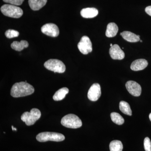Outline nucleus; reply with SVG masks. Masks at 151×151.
I'll use <instances>...</instances> for the list:
<instances>
[{
  "mask_svg": "<svg viewBox=\"0 0 151 151\" xmlns=\"http://www.w3.org/2000/svg\"><path fill=\"white\" fill-rule=\"evenodd\" d=\"M35 89L32 85L27 82H22L14 84L11 90V95L14 97H24L33 94Z\"/></svg>",
  "mask_w": 151,
  "mask_h": 151,
  "instance_id": "obj_1",
  "label": "nucleus"
},
{
  "mask_svg": "<svg viewBox=\"0 0 151 151\" xmlns=\"http://www.w3.org/2000/svg\"><path fill=\"white\" fill-rule=\"evenodd\" d=\"M65 136L60 133L56 132H44L40 133L36 136L37 140L41 142L47 141L61 142L65 139Z\"/></svg>",
  "mask_w": 151,
  "mask_h": 151,
  "instance_id": "obj_2",
  "label": "nucleus"
},
{
  "mask_svg": "<svg viewBox=\"0 0 151 151\" xmlns=\"http://www.w3.org/2000/svg\"><path fill=\"white\" fill-rule=\"evenodd\" d=\"M61 124L66 128L70 129H77L82 126V123L81 119L76 115L69 114L62 118Z\"/></svg>",
  "mask_w": 151,
  "mask_h": 151,
  "instance_id": "obj_3",
  "label": "nucleus"
},
{
  "mask_svg": "<svg viewBox=\"0 0 151 151\" xmlns=\"http://www.w3.org/2000/svg\"><path fill=\"white\" fill-rule=\"evenodd\" d=\"M41 113L37 108H32L30 112H25L22 114L21 120L28 126L34 125L40 118Z\"/></svg>",
  "mask_w": 151,
  "mask_h": 151,
  "instance_id": "obj_4",
  "label": "nucleus"
},
{
  "mask_svg": "<svg viewBox=\"0 0 151 151\" xmlns=\"http://www.w3.org/2000/svg\"><path fill=\"white\" fill-rule=\"evenodd\" d=\"M1 11L6 16L14 18H19L23 14V12L20 8L12 4L4 5L1 7Z\"/></svg>",
  "mask_w": 151,
  "mask_h": 151,
  "instance_id": "obj_5",
  "label": "nucleus"
},
{
  "mask_svg": "<svg viewBox=\"0 0 151 151\" xmlns=\"http://www.w3.org/2000/svg\"><path fill=\"white\" fill-rule=\"evenodd\" d=\"M44 66L47 69L53 71L55 73H64L66 69L63 63L58 59L48 60L45 63Z\"/></svg>",
  "mask_w": 151,
  "mask_h": 151,
  "instance_id": "obj_6",
  "label": "nucleus"
},
{
  "mask_svg": "<svg viewBox=\"0 0 151 151\" xmlns=\"http://www.w3.org/2000/svg\"><path fill=\"white\" fill-rule=\"evenodd\" d=\"M78 48L82 54L86 55L92 50V43L89 37L86 36L82 37L78 44Z\"/></svg>",
  "mask_w": 151,
  "mask_h": 151,
  "instance_id": "obj_7",
  "label": "nucleus"
},
{
  "mask_svg": "<svg viewBox=\"0 0 151 151\" xmlns=\"http://www.w3.org/2000/svg\"><path fill=\"white\" fill-rule=\"evenodd\" d=\"M41 31L44 34L52 37H56L59 34V29L56 24L53 23L44 25L41 27Z\"/></svg>",
  "mask_w": 151,
  "mask_h": 151,
  "instance_id": "obj_8",
  "label": "nucleus"
},
{
  "mask_svg": "<svg viewBox=\"0 0 151 151\" xmlns=\"http://www.w3.org/2000/svg\"><path fill=\"white\" fill-rule=\"evenodd\" d=\"M101 95V88L100 84L94 83L89 88L87 97L92 101H96L100 98Z\"/></svg>",
  "mask_w": 151,
  "mask_h": 151,
  "instance_id": "obj_9",
  "label": "nucleus"
},
{
  "mask_svg": "<svg viewBox=\"0 0 151 151\" xmlns=\"http://www.w3.org/2000/svg\"><path fill=\"white\" fill-rule=\"evenodd\" d=\"M126 88L130 94L135 97H139L142 92V87L136 81H129L126 84Z\"/></svg>",
  "mask_w": 151,
  "mask_h": 151,
  "instance_id": "obj_10",
  "label": "nucleus"
},
{
  "mask_svg": "<svg viewBox=\"0 0 151 151\" xmlns=\"http://www.w3.org/2000/svg\"><path fill=\"white\" fill-rule=\"evenodd\" d=\"M109 53L111 58L114 60H122L125 57V53L119 45L115 44L111 47Z\"/></svg>",
  "mask_w": 151,
  "mask_h": 151,
  "instance_id": "obj_11",
  "label": "nucleus"
},
{
  "mask_svg": "<svg viewBox=\"0 0 151 151\" xmlns=\"http://www.w3.org/2000/svg\"><path fill=\"white\" fill-rule=\"evenodd\" d=\"M148 65V63L145 59H139L133 61L131 65V68L134 71L142 70Z\"/></svg>",
  "mask_w": 151,
  "mask_h": 151,
  "instance_id": "obj_12",
  "label": "nucleus"
},
{
  "mask_svg": "<svg viewBox=\"0 0 151 151\" xmlns=\"http://www.w3.org/2000/svg\"><path fill=\"white\" fill-rule=\"evenodd\" d=\"M98 11L94 8H87L82 9L81 11V16L85 18H92L97 16Z\"/></svg>",
  "mask_w": 151,
  "mask_h": 151,
  "instance_id": "obj_13",
  "label": "nucleus"
},
{
  "mask_svg": "<svg viewBox=\"0 0 151 151\" xmlns=\"http://www.w3.org/2000/svg\"><path fill=\"white\" fill-rule=\"evenodd\" d=\"M120 35L122 36L124 39L129 42H137L140 40V37L138 36V35L131 32L124 31L123 32L121 33Z\"/></svg>",
  "mask_w": 151,
  "mask_h": 151,
  "instance_id": "obj_14",
  "label": "nucleus"
},
{
  "mask_svg": "<svg viewBox=\"0 0 151 151\" xmlns=\"http://www.w3.org/2000/svg\"><path fill=\"white\" fill-rule=\"evenodd\" d=\"M47 2V0H29V4L34 11H37L43 7Z\"/></svg>",
  "mask_w": 151,
  "mask_h": 151,
  "instance_id": "obj_15",
  "label": "nucleus"
},
{
  "mask_svg": "<svg viewBox=\"0 0 151 151\" xmlns=\"http://www.w3.org/2000/svg\"><path fill=\"white\" fill-rule=\"evenodd\" d=\"M119 31L118 26L115 23H110L107 26L105 35L108 37H113L116 35Z\"/></svg>",
  "mask_w": 151,
  "mask_h": 151,
  "instance_id": "obj_16",
  "label": "nucleus"
},
{
  "mask_svg": "<svg viewBox=\"0 0 151 151\" xmlns=\"http://www.w3.org/2000/svg\"><path fill=\"white\" fill-rule=\"evenodd\" d=\"M11 47L17 51H22L25 48L29 46V43L26 40H21L20 42L14 41L11 44Z\"/></svg>",
  "mask_w": 151,
  "mask_h": 151,
  "instance_id": "obj_17",
  "label": "nucleus"
},
{
  "mask_svg": "<svg viewBox=\"0 0 151 151\" xmlns=\"http://www.w3.org/2000/svg\"><path fill=\"white\" fill-rule=\"evenodd\" d=\"M69 92V89L66 87L59 89L54 94L53 99L55 101H60L65 98L66 94Z\"/></svg>",
  "mask_w": 151,
  "mask_h": 151,
  "instance_id": "obj_18",
  "label": "nucleus"
},
{
  "mask_svg": "<svg viewBox=\"0 0 151 151\" xmlns=\"http://www.w3.org/2000/svg\"><path fill=\"white\" fill-rule=\"evenodd\" d=\"M119 108L122 113L128 116L132 115V111L129 103L124 101H122L119 103Z\"/></svg>",
  "mask_w": 151,
  "mask_h": 151,
  "instance_id": "obj_19",
  "label": "nucleus"
},
{
  "mask_svg": "<svg viewBox=\"0 0 151 151\" xmlns=\"http://www.w3.org/2000/svg\"><path fill=\"white\" fill-rule=\"evenodd\" d=\"M110 151H122L123 145L121 141L113 140L110 143L109 145Z\"/></svg>",
  "mask_w": 151,
  "mask_h": 151,
  "instance_id": "obj_20",
  "label": "nucleus"
},
{
  "mask_svg": "<svg viewBox=\"0 0 151 151\" xmlns=\"http://www.w3.org/2000/svg\"><path fill=\"white\" fill-rule=\"evenodd\" d=\"M111 117L113 122L117 125H122L124 123V118L119 113L116 112H113L111 114Z\"/></svg>",
  "mask_w": 151,
  "mask_h": 151,
  "instance_id": "obj_21",
  "label": "nucleus"
},
{
  "mask_svg": "<svg viewBox=\"0 0 151 151\" xmlns=\"http://www.w3.org/2000/svg\"><path fill=\"white\" fill-rule=\"evenodd\" d=\"M6 36L8 38L17 37L19 36V33L17 31L14 29L7 30L5 33Z\"/></svg>",
  "mask_w": 151,
  "mask_h": 151,
  "instance_id": "obj_22",
  "label": "nucleus"
},
{
  "mask_svg": "<svg viewBox=\"0 0 151 151\" xmlns=\"http://www.w3.org/2000/svg\"><path fill=\"white\" fill-rule=\"evenodd\" d=\"M144 148L145 151H151V142L149 137H146L144 140Z\"/></svg>",
  "mask_w": 151,
  "mask_h": 151,
  "instance_id": "obj_23",
  "label": "nucleus"
},
{
  "mask_svg": "<svg viewBox=\"0 0 151 151\" xmlns=\"http://www.w3.org/2000/svg\"><path fill=\"white\" fill-rule=\"evenodd\" d=\"M3 1L13 5L19 6L22 4L24 0H3Z\"/></svg>",
  "mask_w": 151,
  "mask_h": 151,
  "instance_id": "obj_24",
  "label": "nucleus"
},
{
  "mask_svg": "<svg viewBox=\"0 0 151 151\" xmlns=\"http://www.w3.org/2000/svg\"><path fill=\"white\" fill-rule=\"evenodd\" d=\"M145 12L151 16V6H148L146 8Z\"/></svg>",
  "mask_w": 151,
  "mask_h": 151,
  "instance_id": "obj_25",
  "label": "nucleus"
},
{
  "mask_svg": "<svg viewBox=\"0 0 151 151\" xmlns=\"http://www.w3.org/2000/svg\"><path fill=\"white\" fill-rule=\"evenodd\" d=\"M149 118H150V120L151 122V113H150V115H149Z\"/></svg>",
  "mask_w": 151,
  "mask_h": 151,
  "instance_id": "obj_26",
  "label": "nucleus"
},
{
  "mask_svg": "<svg viewBox=\"0 0 151 151\" xmlns=\"http://www.w3.org/2000/svg\"><path fill=\"white\" fill-rule=\"evenodd\" d=\"M12 129L13 131H14V127H13V126H12Z\"/></svg>",
  "mask_w": 151,
  "mask_h": 151,
  "instance_id": "obj_27",
  "label": "nucleus"
},
{
  "mask_svg": "<svg viewBox=\"0 0 151 151\" xmlns=\"http://www.w3.org/2000/svg\"><path fill=\"white\" fill-rule=\"evenodd\" d=\"M113 44H111V45H110V46H111V47H112V46H113Z\"/></svg>",
  "mask_w": 151,
  "mask_h": 151,
  "instance_id": "obj_28",
  "label": "nucleus"
},
{
  "mask_svg": "<svg viewBox=\"0 0 151 151\" xmlns=\"http://www.w3.org/2000/svg\"><path fill=\"white\" fill-rule=\"evenodd\" d=\"M14 130H15V131H17V129L16 128H14Z\"/></svg>",
  "mask_w": 151,
  "mask_h": 151,
  "instance_id": "obj_29",
  "label": "nucleus"
},
{
  "mask_svg": "<svg viewBox=\"0 0 151 151\" xmlns=\"http://www.w3.org/2000/svg\"><path fill=\"white\" fill-rule=\"evenodd\" d=\"M140 42H142V40H140Z\"/></svg>",
  "mask_w": 151,
  "mask_h": 151,
  "instance_id": "obj_30",
  "label": "nucleus"
}]
</instances>
